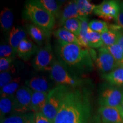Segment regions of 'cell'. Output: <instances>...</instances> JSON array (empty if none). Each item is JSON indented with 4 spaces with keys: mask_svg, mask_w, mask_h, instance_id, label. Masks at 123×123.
I'll return each instance as SVG.
<instances>
[{
    "mask_svg": "<svg viewBox=\"0 0 123 123\" xmlns=\"http://www.w3.org/2000/svg\"><path fill=\"white\" fill-rule=\"evenodd\" d=\"M91 116L88 88L68 87L54 123H89Z\"/></svg>",
    "mask_w": 123,
    "mask_h": 123,
    "instance_id": "cell-1",
    "label": "cell"
},
{
    "mask_svg": "<svg viewBox=\"0 0 123 123\" xmlns=\"http://www.w3.org/2000/svg\"><path fill=\"white\" fill-rule=\"evenodd\" d=\"M55 49L59 61L75 74L88 73L93 70V59L88 49L57 40Z\"/></svg>",
    "mask_w": 123,
    "mask_h": 123,
    "instance_id": "cell-2",
    "label": "cell"
},
{
    "mask_svg": "<svg viewBox=\"0 0 123 123\" xmlns=\"http://www.w3.org/2000/svg\"><path fill=\"white\" fill-rule=\"evenodd\" d=\"M25 15L33 22L47 33H51L55 24V18L37 1H30L26 4Z\"/></svg>",
    "mask_w": 123,
    "mask_h": 123,
    "instance_id": "cell-3",
    "label": "cell"
},
{
    "mask_svg": "<svg viewBox=\"0 0 123 123\" xmlns=\"http://www.w3.org/2000/svg\"><path fill=\"white\" fill-rule=\"evenodd\" d=\"M50 77L57 85H63L71 88H82L86 80L70 71L58 60L55 59L50 71Z\"/></svg>",
    "mask_w": 123,
    "mask_h": 123,
    "instance_id": "cell-4",
    "label": "cell"
},
{
    "mask_svg": "<svg viewBox=\"0 0 123 123\" xmlns=\"http://www.w3.org/2000/svg\"><path fill=\"white\" fill-rule=\"evenodd\" d=\"M68 87L63 85H56L48 93L46 105L42 113L53 123Z\"/></svg>",
    "mask_w": 123,
    "mask_h": 123,
    "instance_id": "cell-5",
    "label": "cell"
},
{
    "mask_svg": "<svg viewBox=\"0 0 123 123\" xmlns=\"http://www.w3.org/2000/svg\"><path fill=\"white\" fill-rule=\"evenodd\" d=\"M123 100V87L109 84L101 89L98 103L100 106L119 108Z\"/></svg>",
    "mask_w": 123,
    "mask_h": 123,
    "instance_id": "cell-6",
    "label": "cell"
},
{
    "mask_svg": "<svg viewBox=\"0 0 123 123\" xmlns=\"http://www.w3.org/2000/svg\"><path fill=\"white\" fill-rule=\"evenodd\" d=\"M55 59L51 46L49 42L38 49L33 60V67L37 71L50 72Z\"/></svg>",
    "mask_w": 123,
    "mask_h": 123,
    "instance_id": "cell-7",
    "label": "cell"
},
{
    "mask_svg": "<svg viewBox=\"0 0 123 123\" xmlns=\"http://www.w3.org/2000/svg\"><path fill=\"white\" fill-rule=\"evenodd\" d=\"M120 10V2L115 0H107L96 5L93 13L105 22L115 21Z\"/></svg>",
    "mask_w": 123,
    "mask_h": 123,
    "instance_id": "cell-8",
    "label": "cell"
},
{
    "mask_svg": "<svg viewBox=\"0 0 123 123\" xmlns=\"http://www.w3.org/2000/svg\"><path fill=\"white\" fill-rule=\"evenodd\" d=\"M95 63L97 68L103 74L110 73L119 67L114 58L105 47L99 49Z\"/></svg>",
    "mask_w": 123,
    "mask_h": 123,
    "instance_id": "cell-9",
    "label": "cell"
},
{
    "mask_svg": "<svg viewBox=\"0 0 123 123\" xmlns=\"http://www.w3.org/2000/svg\"><path fill=\"white\" fill-rule=\"evenodd\" d=\"M33 91L26 86H22L14 95L15 112L17 113H28L31 112Z\"/></svg>",
    "mask_w": 123,
    "mask_h": 123,
    "instance_id": "cell-10",
    "label": "cell"
},
{
    "mask_svg": "<svg viewBox=\"0 0 123 123\" xmlns=\"http://www.w3.org/2000/svg\"><path fill=\"white\" fill-rule=\"evenodd\" d=\"M98 116L104 122L123 123V119L118 108L100 106L98 109Z\"/></svg>",
    "mask_w": 123,
    "mask_h": 123,
    "instance_id": "cell-11",
    "label": "cell"
},
{
    "mask_svg": "<svg viewBox=\"0 0 123 123\" xmlns=\"http://www.w3.org/2000/svg\"><path fill=\"white\" fill-rule=\"evenodd\" d=\"M25 84L33 91L49 93L52 88L47 78L44 76H34L25 81Z\"/></svg>",
    "mask_w": 123,
    "mask_h": 123,
    "instance_id": "cell-12",
    "label": "cell"
},
{
    "mask_svg": "<svg viewBox=\"0 0 123 123\" xmlns=\"http://www.w3.org/2000/svg\"><path fill=\"white\" fill-rule=\"evenodd\" d=\"M27 32L34 42L42 47L48 42V39L51 35V33H47L34 24H30L27 26Z\"/></svg>",
    "mask_w": 123,
    "mask_h": 123,
    "instance_id": "cell-13",
    "label": "cell"
},
{
    "mask_svg": "<svg viewBox=\"0 0 123 123\" xmlns=\"http://www.w3.org/2000/svg\"><path fill=\"white\" fill-rule=\"evenodd\" d=\"M38 50L37 46L26 38L20 43L17 51V54L18 57L25 61H27L33 55L36 54Z\"/></svg>",
    "mask_w": 123,
    "mask_h": 123,
    "instance_id": "cell-14",
    "label": "cell"
},
{
    "mask_svg": "<svg viewBox=\"0 0 123 123\" xmlns=\"http://www.w3.org/2000/svg\"><path fill=\"white\" fill-rule=\"evenodd\" d=\"M26 37L27 33L22 27L13 26L8 35V44L17 52L20 43Z\"/></svg>",
    "mask_w": 123,
    "mask_h": 123,
    "instance_id": "cell-15",
    "label": "cell"
},
{
    "mask_svg": "<svg viewBox=\"0 0 123 123\" xmlns=\"http://www.w3.org/2000/svg\"><path fill=\"white\" fill-rule=\"evenodd\" d=\"M15 97L13 96H1L0 99V118L2 120L15 112Z\"/></svg>",
    "mask_w": 123,
    "mask_h": 123,
    "instance_id": "cell-16",
    "label": "cell"
},
{
    "mask_svg": "<svg viewBox=\"0 0 123 123\" xmlns=\"http://www.w3.org/2000/svg\"><path fill=\"white\" fill-rule=\"evenodd\" d=\"M76 1H69L63 9L60 15L59 24L62 26L67 20L74 18H79Z\"/></svg>",
    "mask_w": 123,
    "mask_h": 123,
    "instance_id": "cell-17",
    "label": "cell"
},
{
    "mask_svg": "<svg viewBox=\"0 0 123 123\" xmlns=\"http://www.w3.org/2000/svg\"><path fill=\"white\" fill-rule=\"evenodd\" d=\"M48 93L33 91L31 102V112L34 113L42 112L45 107Z\"/></svg>",
    "mask_w": 123,
    "mask_h": 123,
    "instance_id": "cell-18",
    "label": "cell"
},
{
    "mask_svg": "<svg viewBox=\"0 0 123 123\" xmlns=\"http://www.w3.org/2000/svg\"><path fill=\"white\" fill-rule=\"evenodd\" d=\"M14 15L13 12L8 7L3 8L0 14V24L1 29L5 34L9 35L13 27Z\"/></svg>",
    "mask_w": 123,
    "mask_h": 123,
    "instance_id": "cell-19",
    "label": "cell"
},
{
    "mask_svg": "<svg viewBox=\"0 0 123 123\" xmlns=\"http://www.w3.org/2000/svg\"><path fill=\"white\" fill-rule=\"evenodd\" d=\"M34 115L32 112L13 113L1 120V123H34Z\"/></svg>",
    "mask_w": 123,
    "mask_h": 123,
    "instance_id": "cell-20",
    "label": "cell"
},
{
    "mask_svg": "<svg viewBox=\"0 0 123 123\" xmlns=\"http://www.w3.org/2000/svg\"><path fill=\"white\" fill-rule=\"evenodd\" d=\"M53 34L58 41H62L67 43L76 44L82 46L76 35L63 27L59 28L54 31Z\"/></svg>",
    "mask_w": 123,
    "mask_h": 123,
    "instance_id": "cell-21",
    "label": "cell"
},
{
    "mask_svg": "<svg viewBox=\"0 0 123 123\" xmlns=\"http://www.w3.org/2000/svg\"><path fill=\"white\" fill-rule=\"evenodd\" d=\"M110 84L121 87L123 86V67H118L110 73L101 75Z\"/></svg>",
    "mask_w": 123,
    "mask_h": 123,
    "instance_id": "cell-22",
    "label": "cell"
},
{
    "mask_svg": "<svg viewBox=\"0 0 123 123\" xmlns=\"http://www.w3.org/2000/svg\"><path fill=\"white\" fill-rule=\"evenodd\" d=\"M22 78L21 76H17L9 83L1 88V96H13L14 95L21 86Z\"/></svg>",
    "mask_w": 123,
    "mask_h": 123,
    "instance_id": "cell-23",
    "label": "cell"
},
{
    "mask_svg": "<svg viewBox=\"0 0 123 123\" xmlns=\"http://www.w3.org/2000/svg\"><path fill=\"white\" fill-rule=\"evenodd\" d=\"M38 1L55 19L59 18L61 5L58 1L55 0H38Z\"/></svg>",
    "mask_w": 123,
    "mask_h": 123,
    "instance_id": "cell-24",
    "label": "cell"
},
{
    "mask_svg": "<svg viewBox=\"0 0 123 123\" xmlns=\"http://www.w3.org/2000/svg\"><path fill=\"white\" fill-rule=\"evenodd\" d=\"M86 40L88 48L99 49L103 46L100 34L93 31L90 27L86 34Z\"/></svg>",
    "mask_w": 123,
    "mask_h": 123,
    "instance_id": "cell-25",
    "label": "cell"
},
{
    "mask_svg": "<svg viewBox=\"0 0 123 123\" xmlns=\"http://www.w3.org/2000/svg\"><path fill=\"white\" fill-rule=\"evenodd\" d=\"M78 14L80 17H87L93 13L96 5L88 0H77Z\"/></svg>",
    "mask_w": 123,
    "mask_h": 123,
    "instance_id": "cell-26",
    "label": "cell"
},
{
    "mask_svg": "<svg viewBox=\"0 0 123 123\" xmlns=\"http://www.w3.org/2000/svg\"><path fill=\"white\" fill-rule=\"evenodd\" d=\"M119 31L110 29L107 31L101 34V39L103 44V47H107L116 44L119 37Z\"/></svg>",
    "mask_w": 123,
    "mask_h": 123,
    "instance_id": "cell-27",
    "label": "cell"
},
{
    "mask_svg": "<svg viewBox=\"0 0 123 123\" xmlns=\"http://www.w3.org/2000/svg\"><path fill=\"white\" fill-rule=\"evenodd\" d=\"M81 21L79 18H74L66 21L62 25L63 28L71 32L77 37L80 31Z\"/></svg>",
    "mask_w": 123,
    "mask_h": 123,
    "instance_id": "cell-28",
    "label": "cell"
},
{
    "mask_svg": "<svg viewBox=\"0 0 123 123\" xmlns=\"http://www.w3.org/2000/svg\"><path fill=\"white\" fill-rule=\"evenodd\" d=\"M79 18L81 21V26L80 33L78 35V38L83 47L88 49L87 40H86V34H87L88 29L89 28L88 19H87V17H79Z\"/></svg>",
    "mask_w": 123,
    "mask_h": 123,
    "instance_id": "cell-29",
    "label": "cell"
},
{
    "mask_svg": "<svg viewBox=\"0 0 123 123\" xmlns=\"http://www.w3.org/2000/svg\"><path fill=\"white\" fill-rule=\"evenodd\" d=\"M89 27L93 31L101 34L107 31L110 29L109 25L104 21L98 19H93L88 24Z\"/></svg>",
    "mask_w": 123,
    "mask_h": 123,
    "instance_id": "cell-30",
    "label": "cell"
},
{
    "mask_svg": "<svg viewBox=\"0 0 123 123\" xmlns=\"http://www.w3.org/2000/svg\"><path fill=\"white\" fill-rule=\"evenodd\" d=\"M114 58L119 67H123V51L117 43L106 47Z\"/></svg>",
    "mask_w": 123,
    "mask_h": 123,
    "instance_id": "cell-31",
    "label": "cell"
},
{
    "mask_svg": "<svg viewBox=\"0 0 123 123\" xmlns=\"http://www.w3.org/2000/svg\"><path fill=\"white\" fill-rule=\"evenodd\" d=\"M17 69L15 66L6 71L2 72L0 74V88H2L14 79L16 75Z\"/></svg>",
    "mask_w": 123,
    "mask_h": 123,
    "instance_id": "cell-32",
    "label": "cell"
},
{
    "mask_svg": "<svg viewBox=\"0 0 123 123\" xmlns=\"http://www.w3.org/2000/svg\"><path fill=\"white\" fill-rule=\"evenodd\" d=\"M17 52L9 44L1 43L0 46V57L15 58Z\"/></svg>",
    "mask_w": 123,
    "mask_h": 123,
    "instance_id": "cell-33",
    "label": "cell"
},
{
    "mask_svg": "<svg viewBox=\"0 0 123 123\" xmlns=\"http://www.w3.org/2000/svg\"><path fill=\"white\" fill-rule=\"evenodd\" d=\"M15 58H0V71H6L14 67V62Z\"/></svg>",
    "mask_w": 123,
    "mask_h": 123,
    "instance_id": "cell-34",
    "label": "cell"
},
{
    "mask_svg": "<svg viewBox=\"0 0 123 123\" xmlns=\"http://www.w3.org/2000/svg\"><path fill=\"white\" fill-rule=\"evenodd\" d=\"M34 123H53V122L46 117L42 112H39L34 113Z\"/></svg>",
    "mask_w": 123,
    "mask_h": 123,
    "instance_id": "cell-35",
    "label": "cell"
},
{
    "mask_svg": "<svg viewBox=\"0 0 123 123\" xmlns=\"http://www.w3.org/2000/svg\"><path fill=\"white\" fill-rule=\"evenodd\" d=\"M115 21H116L117 25L119 26L121 30H123V11L122 10H120Z\"/></svg>",
    "mask_w": 123,
    "mask_h": 123,
    "instance_id": "cell-36",
    "label": "cell"
},
{
    "mask_svg": "<svg viewBox=\"0 0 123 123\" xmlns=\"http://www.w3.org/2000/svg\"><path fill=\"white\" fill-rule=\"evenodd\" d=\"M123 51V30H120L119 31V37H118L117 43Z\"/></svg>",
    "mask_w": 123,
    "mask_h": 123,
    "instance_id": "cell-37",
    "label": "cell"
},
{
    "mask_svg": "<svg viewBox=\"0 0 123 123\" xmlns=\"http://www.w3.org/2000/svg\"><path fill=\"white\" fill-rule=\"evenodd\" d=\"M92 123H108L104 122L103 121L101 120L100 118V117L98 115V116H95L94 117V119H93Z\"/></svg>",
    "mask_w": 123,
    "mask_h": 123,
    "instance_id": "cell-38",
    "label": "cell"
},
{
    "mask_svg": "<svg viewBox=\"0 0 123 123\" xmlns=\"http://www.w3.org/2000/svg\"><path fill=\"white\" fill-rule=\"evenodd\" d=\"M118 108L119 109V111H120V112L121 115V116H122V117L123 119V100L122 102H121L120 105V107Z\"/></svg>",
    "mask_w": 123,
    "mask_h": 123,
    "instance_id": "cell-39",
    "label": "cell"
},
{
    "mask_svg": "<svg viewBox=\"0 0 123 123\" xmlns=\"http://www.w3.org/2000/svg\"><path fill=\"white\" fill-rule=\"evenodd\" d=\"M120 7H121V10H122L123 11V1L120 2Z\"/></svg>",
    "mask_w": 123,
    "mask_h": 123,
    "instance_id": "cell-40",
    "label": "cell"
}]
</instances>
